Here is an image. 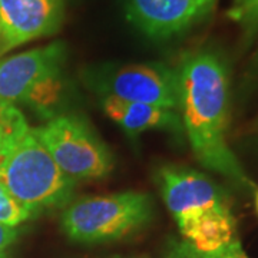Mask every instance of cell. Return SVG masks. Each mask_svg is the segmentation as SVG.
Segmentation results:
<instances>
[{
    "instance_id": "obj_1",
    "label": "cell",
    "mask_w": 258,
    "mask_h": 258,
    "mask_svg": "<svg viewBox=\"0 0 258 258\" xmlns=\"http://www.w3.org/2000/svg\"><path fill=\"white\" fill-rule=\"evenodd\" d=\"M179 115L201 165L244 188L252 184L227 144L230 76L221 56L210 49L189 52L176 68Z\"/></svg>"
},
{
    "instance_id": "obj_2",
    "label": "cell",
    "mask_w": 258,
    "mask_h": 258,
    "mask_svg": "<svg viewBox=\"0 0 258 258\" xmlns=\"http://www.w3.org/2000/svg\"><path fill=\"white\" fill-rule=\"evenodd\" d=\"M157 181L178 228L195 248L212 251L235 238V218L210 178L189 168L162 166Z\"/></svg>"
},
{
    "instance_id": "obj_3",
    "label": "cell",
    "mask_w": 258,
    "mask_h": 258,
    "mask_svg": "<svg viewBox=\"0 0 258 258\" xmlns=\"http://www.w3.org/2000/svg\"><path fill=\"white\" fill-rule=\"evenodd\" d=\"M0 185L33 217L69 203L75 179L59 168L33 129L0 164Z\"/></svg>"
},
{
    "instance_id": "obj_4",
    "label": "cell",
    "mask_w": 258,
    "mask_h": 258,
    "mask_svg": "<svg viewBox=\"0 0 258 258\" xmlns=\"http://www.w3.org/2000/svg\"><path fill=\"white\" fill-rule=\"evenodd\" d=\"M154 215L152 198L144 192L88 197L72 204L62 214V230L79 244L116 241L142 230Z\"/></svg>"
},
{
    "instance_id": "obj_5",
    "label": "cell",
    "mask_w": 258,
    "mask_h": 258,
    "mask_svg": "<svg viewBox=\"0 0 258 258\" xmlns=\"http://www.w3.org/2000/svg\"><path fill=\"white\" fill-rule=\"evenodd\" d=\"M68 56L63 42L35 47L0 59V106L29 105L42 116H52L62 91Z\"/></svg>"
},
{
    "instance_id": "obj_6",
    "label": "cell",
    "mask_w": 258,
    "mask_h": 258,
    "mask_svg": "<svg viewBox=\"0 0 258 258\" xmlns=\"http://www.w3.org/2000/svg\"><path fill=\"white\" fill-rule=\"evenodd\" d=\"M59 168L72 179L102 178L111 172V151L78 115H56L43 126L32 128Z\"/></svg>"
},
{
    "instance_id": "obj_7",
    "label": "cell",
    "mask_w": 258,
    "mask_h": 258,
    "mask_svg": "<svg viewBox=\"0 0 258 258\" xmlns=\"http://www.w3.org/2000/svg\"><path fill=\"white\" fill-rule=\"evenodd\" d=\"M96 89L103 96L139 102L179 112L178 71L162 63H131L108 68L96 75Z\"/></svg>"
},
{
    "instance_id": "obj_8",
    "label": "cell",
    "mask_w": 258,
    "mask_h": 258,
    "mask_svg": "<svg viewBox=\"0 0 258 258\" xmlns=\"http://www.w3.org/2000/svg\"><path fill=\"white\" fill-rule=\"evenodd\" d=\"M218 0H123L129 23L151 39L182 35L212 13Z\"/></svg>"
},
{
    "instance_id": "obj_9",
    "label": "cell",
    "mask_w": 258,
    "mask_h": 258,
    "mask_svg": "<svg viewBox=\"0 0 258 258\" xmlns=\"http://www.w3.org/2000/svg\"><path fill=\"white\" fill-rule=\"evenodd\" d=\"M63 16V0H0V59L20 45L55 35Z\"/></svg>"
},
{
    "instance_id": "obj_10",
    "label": "cell",
    "mask_w": 258,
    "mask_h": 258,
    "mask_svg": "<svg viewBox=\"0 0 258 258\" xmlns=\"http://www.w3.org/2000/svg\"><path fill=\"white\" fill-rule=\"evenodd\" d=\"M102 106L105 113L132 137L149 129H162L171 132H181L184 129L181 115L175 109L122 101L113 96H103Z\"/></svg>"
},
{
    "instance_id": "obj_11",
    "label": "cell",
    "mask_w": 258,
    "mask_h": 258,
    "mask_svg": "<svg viewBox=\"0 0 258 258\" xmlns=\"http://www.w3.org/2000/svg\"><path fill=\"white\" fill-rule=\"evenodd\" d=\"M23 113L15 105L0 106V164L29 132Z\"/></svg>"
},
{
    "instance_id": "obj_12",
    "label": "cell",
    "mask_w": 258,
    "mask_h": 258,
    "mask_svg": "<svg viewBox=\"0 0 258 258\" xmlns=\"http://www.w3.org/2000/svg\"><path fill=\"white\" fill-rule=\"evenodd\" d=\"M165 258H249L237 238L212 251L195 248L189 241L171 240L165 248Z\"/></svg>"
},
{
    "instance_id": "obj_13",
    "label": "cell",
    "mask_w": 258,
    "mask_h": 258,
    "mask_svg": "<svg viewBox=\"0 0 258 258\" xmlns=\"http://www.w3.org/2000/svg\"><path fill=\"white\" fill-rule=\"evenodd\" d=\"M227 16L242 30L247 43L258 35V0H234Z\"/></svg>"
},
{
    "instance_id": "obj_14",
    "label": "cell",
    "mask_w": 258,
    "mask_h": 258,
    "mask_svg": "<svg viewBox=\"0 0 258 258\" xmlns=\"http://www.w3.org/2000/svg\"><path fill=\"white\" fill-rule=\"evenodd\" d=\"M30 218H33V215L22 205H19L0 185V224L18 227L19 224L28 221Z\"/></svg>"
},
{
    "instance_id": "obj_15",
    "label": "cell",
    "mask_w": 258,
    "mask_h": 258,
    "mask_svg": "<svg viewBox=\"0 0 258 258\" xmlns=\"http://www.w3.org/2000/svg\"><path fill=\"white\" fill-rule=\"evenodd\" d=\"M18 234L19 231L16 227L0 224V252L8 248L10 244L18 238Z\"/></svg>"
},
{
    "instance_id": "obj_16",
    "label": "cell",
    "mask_w": 258,
    "mask_h": 258,
    "mask_svg": "<svg viewBox=\"0 0 258 258\" xmlns=\"http://www.w3.org/2000/svg\"><path fill=\"white\" fill-rule=\"evenodd\" d=\"M252 69H254V72L258 75V47L255 55H254V60H252Z\"/></svg>"
},
{
    "instance_id": "obj_17",
    "label": "cell",
    "mask_w": 258,
    "mask_h": 258,
    "mask_svg": "<svg viewBox=\"0 0 258 258\" xmlns=\"http://www.w3.org/2000/svg\"><path fill=\"white\" fill-rule=\"evenodd\" d=\"M255 205H257V211H258V192H257V197H255Z\"/></svg>"
},
{
    "instance_id": "obj_18",
    "label": "cell",
    "mask_w": 258,
    "mask_h": 258,
    "mask_svg": "<svg viewBox=\"0 0 258 258\" xmlns=\"http://www.w3.org/2000/svg\"><path fill=\"white\" fill-rule=\"evenodd\" d=\"M0 258H5V255H3V254H0Z\"/></svg>"
},
{
    "instance_id": "obj_19",
    "label": "cell",
    "mask_w": 258,
    "mask_h": 258,
    "mask_svg": "<svg viewBox=\"0 0 258 258\" xmlns=\"http://www.w3.org/2000/svg\"><path fill=\"white\" fill-rule=\"evenodd\" d=\"M113 258H123V257H113Z\"/></svg>"
}]
</instances>
